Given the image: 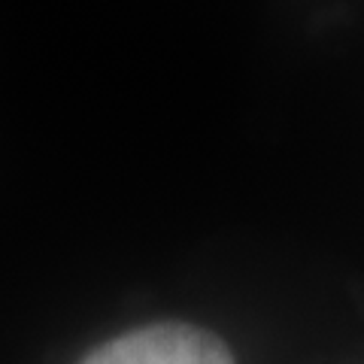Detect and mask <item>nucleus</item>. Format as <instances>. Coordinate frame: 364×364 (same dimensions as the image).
<instances>
[{
  "instance_id": "obj_1",
  "label": "nucleus",
  "mask_w": 364,
  "mask_h": 364,
  "mask_svg": "<svg viewBox=\"0 0 364 364\" xmlns=\"http://www.w3.org/2000/svg\"><path fill=\"white\" fill-rule=\"evenodd\" d=\"M79 364H237L222 337L188 322L134 328L91 349Z\"/></svg>"
}]
</instances>
